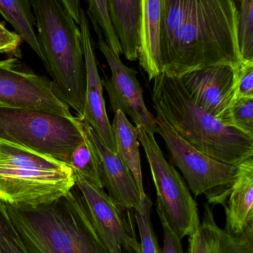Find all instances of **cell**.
<instances>
[{
  "label": "cell",
  "instance_id": "29",
  "mask_svg": "<svg viewBox=\"0 0 253 253\" xmlns=\"http://www.w3.org/2000/svg\"><path fill=\"white\" fill-rule=\"evenodd\" d=\"M22 40L16 31H10L0 22V50L12 57H22L20 44Z\"/></svg>",
  "mask_w": 253,
  "mask_h": 253
},
{
  "label": "cell",
  "instance_id": "6",
  "mask_svg": "<svg viewBox=\"0 0 253 253\" xmlns=\"http://www.w3.org/2000/svg\"><path fill=\"white\" fill-rule=\"evenodd\" d=\"M84 138L81 121L46 111L0 105V139L68 163Z\"/></svg>",
  "mask_w": 253,
  "mask_h": 253
},
{
  "label": "cell",
  "instance_id": "9",
  "mask_svg": "<svg viewBox=\"0 0 253 253\" xmlns=\"http://www.w3.org/2000/svg\"><path fill=\"white\" fill-rule=\"evenodd\" d=\"M74 175L75 186L108 253H141L135 230V211L120 208L102 187Z\"/></svg>",
  "mask_w": 253,
  "mask_h": 253
},
{
  "label": "cell",
  "instance_id": "20",
  "mask_svg": "<svg viewBox=\"0 0 253 253\" xmlns=\"http://www.w3.org/2000/svg\"><path fill=\"white\" fill-rule=\"evenodd\" d=\"M223 229L220 228L214 219L212 209L205 205L203 221L199 228L189 236L187 253H221Z\"/></svg>",
  "mask_w": 253,
  "mask_h": 253
},
{
  "label": "cell",
  "instance_id": "17",
  "mask_svg": "<svg viewBox=\"0 0 253 253\" xmlns=\"http://www.w3.org/2000/svg\"><path fill=\"white\" fill-rule=\"evenodd\" d=\"M110 17L127 60L138 59L142 0H108Z\"/></svg>",
  "mask_w": 253,
  "mask_h": 253
},
{
  "label": "cell",
  "instance_id": "4",
  "mask_svg": "<svg viewBox=\"0 0 253 253\" xmlns=\"http://www.w3.org/2000/svg\"><path fill=\"white\" fill-rule=\"evenodd\" d=\"M37 39L55 95L81 119L86 64L79 25L58 0H31Z\"/></svg>",
  "mask_w": 253,
  "mask_h": 253
},
{
  "label": "cell",
  "instance_id": "21",
  "mask_svg": "<svg viewBox=\"0 0 253 253\" xmlns=\"http://www.w3.org/2000/svg\"><path fill=\"white\" fill-rule=\"evenodd\" d=\"M83 131L84 138L73 150L67 164L72 168L74 173L98 187H102L98 153L84 129Z\"/></svg>",
  "mask_w": 253,
  "mask_h": 253
},
{
  "label": "cell",
  "instance_id": "31",
  "mask_svg": "<svg viewBox=\"0 0 253 253\" xmlns=\"http://www.w3.org/2000/svg\"><path fill=\"white\" fill-rule=\"evenodd\" d=\"M236 2H240L241 0H236Z\"/></svg>",
  "mask_w": 253,
  "mask_h": 253
},
{
  "label": "cell",
  "instance_id": "14",
  "mask_svg": "<svg viewBox=\"0 0 253 253\" xmlns=\"http://www.w3.org/2000/svg\"><path fill=\"white\" fill-rule=\"evenodd\" d=\"M80 121L98 153L104 190L120 208L138 211L141 206V194L132 172L116 152L101 140L92 126L83 120Z\"/></svg>",
  "mask_w": 253,
  "mask_h": 253
},
{
  "label": "cell",
  "instance_id": "10",
  "mask_svg": "<svg viewBox=\"0 0 253 253\" xmlns=\"http://www.w3.org/2000/svg\"><path fill=\"white\" fill-rule=\"evenodd\" d=\"M0 105L73 117L69 107L55 95L51 81L25 69L12 56L0 60Z\"/></svg>",
  "mask_w": 253,
  "mask_h": 253
},
{
  "label": "cell",
  "instance_id": "3",
  "mask_svg": "<svg viewBox=\"0 0 253 253\" xmlns=\"http://www.w3.org/2000/svg\"><path fill=\"white\" fill-rule=\"evenodd\" d=\"M153 80V106L187 142L203 154L233 166L253 157V136L202 109L179 78L160 74Z\"/></svg>",
  "mask_w": 253,
  "mask_h": 253
},
{
  "label": "cell",
  "instance_id": "27",
  "mask_svg": "<svg viewBox=\"0 0 253 253\" xmlns=\"http://www.w3.org/2000/svg\"><path fill=\"white\" fill-rule=\"evenodd\" d=\"M234 99L253 97V62L242 61L235 67Z\"/></svg>",
  "mask_w": 253,
  "mask_h": 253
},
{
  "label": "cell",
  "instance_id": "26",
  "mask_svg": "<svg viewBox=\"0 0 253 253\" xmlns=\"http://www.w3.org/2000/svg\"><path fill=\"white\" fill-rule=\"evenodd\" d=\"M0 253H28L0 203Z\"/></svg>",
  "mask_w": 253,
  "mask_h": 253
},
{
  "label": "cell",
  "instance_id": "12",
  "mask_svg": "<svg viewBox=\"0 0 253 253\" xmlns=\"http://www.w3.org/2000/svg\"><path fill=\"white\" fill-rule=\"evenodd\" d=\"M234 73L235 67L218 64L191 71L179 79L199 107L227 125L234 99Z\"/></svg>",
  "mask_w": 253,
  "mask_h": 253
},
{
  "label": "cell",
  "instance_id": "18",
  "mask_svg": "<svg viewBox=\"0 0 253 253\" xmlns=\"http://www.w3.org/2000/svg\"><path fill=\"white\" fill-rule=\"evenodd\" d=\"M115 152L120 160L132 172L141 199L146 196L143 181L142 167L140 154V141L135 126L128 120L127 116L122 111L114 113L111 124Z\"/></svg>",
  "mask_w": 253,
  "mask_h": 253
},
{
  "label": "cell",
  "instance_id": "1",
  "mask_svg": "<svg viewBox=\"0 0 253 253\" xmlns=\"http://www.w3.org/2000/svg\"><path fill=\"white\" fill-rule=\"evenodd\" d=\"M236 0H163L161 74L181 78L196 70L242 62Z\"/></svg>",
  "mask_w": 253,
  "mask_h": 253
},
{
  "label": "cell",
  "instance_id": "15",
  "mask_svg": "<svg viewBox=\"0 0 253 253\" xmlns=\"http://www.w3.org/2000/svg\"><path fill=\"white\" fill-rule=\"evenodd\" d=\"M237 174L223 205L225 208L224 230L241 235L253 227V158L238 165Z\"/></svg>",
  "mask_w": 253,
  "mask_h": 253
},
{
  "label": "cell",
  "instance_id": "22",
  "mask_svg": "<svg viewBox=\"0 0 253 253\" xmlns=\"http://www.w3.org/2000/svg\"><path fill=\"white\" fill-rule=\"evenodd\" d=\"M87 2L86 13L88 19L91 22H96L107 44L117 56H120L122 54L121 46L110 17L108 0H87Z\"/></svg>",
  "mask_w": 253,
  "mask_h": 253
},
{
  "label": "cell",
  "instance_id": "19",
  "mask_svg": "<svg viewBox=\"0 0 253 253\" xmlns=\"http://www.w3.org/2000/svg\"><path fill=\"white\" fill-rule=\"evenodd\" d=\"M0 14L13 26L45 66L46 61L37 39L31 0H0Z\"/></svg>",
  "mask_w": 253,
  "mask_h": 253
},
{
  "label": "cell",
  "instance_id": "25",
  "mask_svg": "<svg viewBox=\"0 0 253 253\" xmlns=\"http://www.w3.org/2000/svg\"><path fill=\"white\" fill-rule=\"evenodd\" d=\"M227 125L253 136V97L233 99L229 109Z\"/></svg>",
  "mask_w": 253,
  "mask_h": 253
},
{
  "label": "cell",
  "instance_id": "7",
  "mask_svg": "<svg viewBox=\"0 0 253 253\" xmlns=\"http://www.w3.org/2000/svg\"><path fill=\"white\" fill-rule=\"evenodd\" d=\"M155 132L163 138L174 165L181 170L190 191L205 195L209 203L223 205L237 174V166L215 160L195 148L181 138L154 108Z\"/></svg>",
  "mask_w": 253,
  "mask_h": 253
},
{
  "label": "cell",
  "instance_id": "5",
  "mask_svg": "<svg viewBox=\"0 0 253 253\" xmlns=\"http://www.w3.org/2000/svg\"><path fill=\"white\" fill-rule=\"evenodd\" d=\"M72 168L53 156L0 139V203L35 208L75 187Z\"/></svg>",
  "mask_w": 253,
  "mask_h": 253
},
{
  "label": "cell",
  "instance_id": "2",
  "mask_svg": "<svg viewBox=\"0 0 253 253\" xmlns=\"http://www.w3.org/2000/svg\"><path fill=\"white\" fill-rule=\"evenodd\" d=\"M4 207L28 253H108L77 187L48 205Z\"/></svg>",
  "mask_w": 253,
  "mask_h": 253
},
{
  "label": "cell",
  "instance_id": "28",
  "mask_svg": "<svg viewBox=\"0 0 253 253\" xmlns=\"http://www.w3.org/2000/svg\"><path fill=\"white\" fill-rule=\"evenodd\" d=\"M157 212L163 228V245L160 253H184L181 243L182 239L175 233L166 221L164 215L158 210H157Z\"/></svg>",
  "mask_w": 253,
  "mask_h": 253
},
{
  "label": "cell",
  "instance_id": "23",
  "mask_svg": "<svg viewBox=\"0 0 253 253\" xmlns=\"http://www.w3.org/2000/svg\"><path fill=\"white\" fill-rule=\"evenodd\" d=\"M239 3L237 39L241 58L253 62V0H241Z\"/></svg>",
  "mask_w": 253,
  "mask_h": 253
},
{
  "label": "cell",
  "instance_id": "13",
  "mask_svg": "<svg viewBox=\"0 0 253 253\" xmlns=\"http://www.w3.org/2000/svg\"><path fill=\"white\" fill-rule=\"evenodd\" d=\"M79 28L82 36L83 55L86 64V94L83 117L79 120L92 126L102 141L115 151L111 125L107 114L103 96V86L98 70V63L91 35L87 14L83 8Z\"/></svg>",
  "mask_w": 253,
  "mask_h": 253
},
{
  "label": "cell",
  "instance_id": "8",
  "mask_svg": "<svg viewBox=\"0 0 253 253\" xmlns=\"http://www.w3.org/2000/svg\"><path fill=\"white\" fill-rule=\"evenodd\" d=\"M146 153L157 194V210L180 238L190 236L200 225L198 205L179 172L165 159L154 133L135 126Z\"/></svg>",
  "mask_w": 253,
  "mask_h": 253
},
{
  "label": "cell",
  "instance_id": "24",
  "mask_svg": "<svg viewBox=\"0 0 253 253\" xmlns=\"http://www.w3.org/2000/svg\"><path fill=\"white\" fill-rule=\"evenodd\" d=\"M152 202L146 195L141 199V206L135 211V221L141 236V253H160V247L152 224Z\"/></svg>",
  "mask_w": 253,
  "mask_h": 253
},
{
  "label": "cell",
  "instance_id": "11",
  "mask_svg": "<svg viewBox=\"0 0 253 253\" xmlns=\"http://www.w3.org/2000/svg\"><path fill=\"white\" fill-rule=\"evenodd\" d=\"M91 22L98 36V47L111 70V78L102 80V83L109 97L111 109L114 113L122 111L132 119L135 126H143L148 132L155 133V120L144 102L142 87L136 71L123 63L120 56L107 44L96 22Z\"/></svg>",
  "mask_w": 253,
  "mask_h": 253
},
{
  "label": "cell",
  "instance_id": "16",
  "mask_svg": "<svg viewBox=\"0 0 253 253\" xmlns=\"http://www.w3.org/2000/svg\"><path fill=\"white\" fill-rule=\"evenodd\" d=\"M163 0H142L138 59L152 81L161 74L160 40Z\"/></svg>",
  "mask_w": 253,
  "mask_h": 253
},
{
  "label": "cell",
  "instance_id": "30",
  "mask_svg": "<svg viewBox=\"0 0 253 253\" xmlns=\"http://www.w3.org/2000/svg\"><path fill=\"white\" fill-rule=\"evenodd\" d=\"M62 5L65 7L70 16L77 22V25L80 22V11H81V5L80 0H58Z\"/></svg>",
  "mask_w": 253,
  "mask_h": 253
},
{
  "label": "cell",
  "instance_id": "32",
  "mask_svg": "<svg viewBox=\"0 0 253 253\" xmlns=\"http://www.w3.org/2000/svg\"><path fill=\"white\" fill-rule=\"evenodd\" d=\"M0 53H1V50H0Z\"/></svg>",
  "mask_w": 253,
  "mask_h": 253
}]
</instances>
